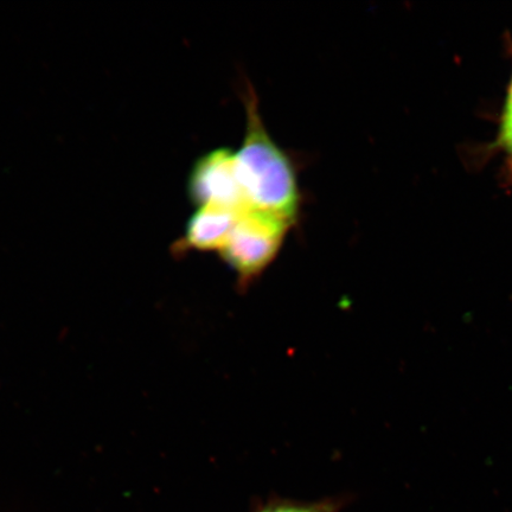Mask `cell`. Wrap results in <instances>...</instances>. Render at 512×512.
<instances>
[{
    "instance_id": "cell-1",
    "label": "cell",
    "mask_w": 512,
    "mask_h": 512,
    "mask_svg": "<svg viewBox=\"0 0 512 512\" xmlns=\"http://www.w3.org/2000/svg\"><path fill=\"white\" fill-rule=\"evenodd\" d=\"M246 132L235 152L236 170L249 207L293 224L298 219L300 195L296 169L287 153L267 132L252 85L245 86Z\"/></svg>"
},
{
    "instance_id": "cell-2",
    "label": "cell",
    "mask_w": 512,
    "mask_h": 512,
    "mask_svg": "<svg viewBox=\"0 0 512 512\" xmlns=\"http://www.w3.org/2000/svg\"><path fill=\"white\" fill-rule=\"evenodd\" d=\"M293 224L265 211L249 208L240 216L220 252L247 290L273 264Z\"/></svg>"
},
{
    "instance_id": "cell-3",
    "label": "cell",
    "mask_w": 512,
    "mask_h": 512,
    "mask_svg": "<svg viewBox=\"0 0 512 512\" xmlns=\"http://www.w3.org/2000/svg\"><path fill=\"white\" fill-rule=\"evenodd\" d=\"M189 190L198 207L251 208L236 170L235 152L230 149H216L198 160L190 175Z\"/></svg>"
},
{
    "instance_id": "cell-4",
    "label": "cell",
    "mask_w": 512,
    "mask_h": 512,
    "mask_svg": "<svg viewBox=\"0 0 512 512\" xmlns=\"http://www.w3.org/2000/svg\"><path fill=\"white\" fill-rule=\"evenodd\" d=\"M243 211L198 207L185 230V246L196 251L221 252Z\"/></svg>"
},
{
    "instance_id": "cell-5",
    "label": "cell",
    "mask_w": 512,
    "mask_h": 512,
    "mask_svg": "<svg viewBox=\"0 0 512 512\" xmlns=\"http://www.w3.org/2000/svg\"><path fill=\"white\" fill-rule=\"evenodd\" d=\"M343 508L341 498L323 499L318 502H298L291 499L272 498L256 505L251 512H339Z\"/></svg>"
},
{
    "instance_id": "cell-6",
    "label": "cell",
    "mask_w": 512,
    "mask_h": 512,
    "mask_svg": "<svg viewBox=\"0 0 512 512\" xmlns=\"http://www.w3.org/2000/svg\"><path fill=\"white\" fill-rule=\"evenodd\" d=\"M510 124H512V83H511L507 102H505L502 126L510 125Z\"/></svg>"
},
{
    "instance_id": "cell-7",
    "label": "cell",
    "mask_w": 512,
    "mask_h": 512,
    "mask_svg": "<svg viewBox=\"0 0 512 512\" xmlns=\"http://www.w3.org/2000/svg\"><path fill=\"white\" fill-rule=\"evenodd\" d=\"M502 142L512 157V124L502 126Z\"/></svg>"
}]
</instances>
